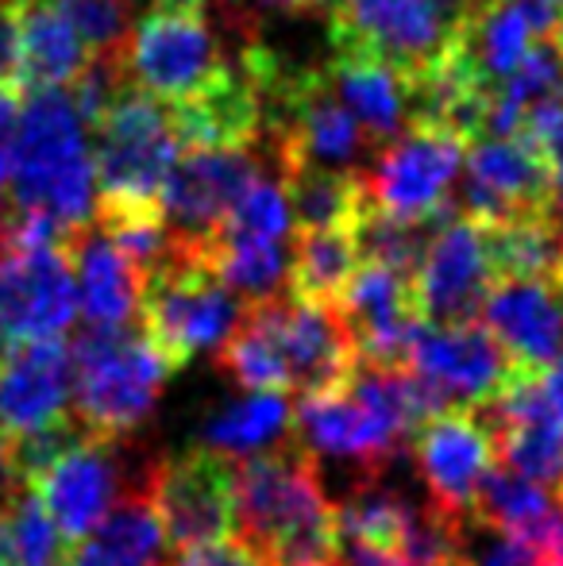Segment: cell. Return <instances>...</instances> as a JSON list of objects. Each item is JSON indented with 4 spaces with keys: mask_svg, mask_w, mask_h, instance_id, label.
<instances>
[{
    "mask_svg": "<svg viewBox=\"0 0 563 566\" xmlns=\"http://www.w3.org/2000/svg\"><path fill=\"white\" fill-rule=\"evenodd\" d=\"M70 363H74V417L85 432L124 440L155 412L158 397L170 378L166 358L150 347L139 324L124 328H97L85 324L70 339Z\"/></svg>",
    "mask_w": 563,
    "mask_h": 566,
    "instance_id": "3",
    "label": "cell"
},
{
    "mask_svg": "<svg viewBox=\"0 0 563 566\" xmlns=\"http://www.w3.org/2000/svg\"><path fill=\"white\" fill-rule=\"evenodd\" d=\"M456 212L475 224L552 217V170L544 155L518 135L475 139L471 155H463V186H459Z\"/></svg>",
    "mask_w": 563,
    "mask_h": 566,
    "instance_id": "14",
    "label": "cell"
},
{
    "mask_svg": "<svg viewBox=\"0 0 563 566\" xmlns=\"http://www.w3.org/2000/svg\"><path fill=\"white\" fill-rule=\"evenodd\" d=\"M383 566H406V563H402V559H398V555H390V559H386Z\"/></svg>",
    "mask_w": 563,
    "mask_h": 566,
    "instance_id": "45",
    "label": "cell"
},
{
    "mask_svg": "<svg viewBox=\"0 0 563 566\" xmlns=\"http://www.w3.org/2000/svg\"><path fill=\"white\" fill-rule=\"evenodd\" d=\"M150 8H181V12H205L209 0H150Z\"/></svg>",
    "mask_w": 563,
    "mask_h": 566,
    "instance_id": "40",
    "label": "cell"
},
{
    "mask_svg": "<svg viewBox=\"0 0 563 566\" xmlns=\"http://www.w3.org/2000/svg\"><path fill=\"white\" fill-rule=\"evenodd\" d=\"M409 370L428 386L440 409L448 405H487L498 389L518 370L505 347L482 328V321L448 324L436 328L425 324L409 350Z\"/></svg>",
    "mask_w": 563,
    "mask_h": 566,
    "instance_id": "16",
    "label": "cell"
},
{
    "mask_svg": "<svg viewBox=\"0 0 563 566\" xmlns=\"http://www.w3.org/2000/svg\"><path fill=\"white\" fill-rule=\"evenodd\" d=\"M293 409L285 401V394H271V389H259L240 401L225 405L217 417L205 424L201 440L209 451H220L228 459H248L256 451H267L274 443H282L290 436Z\"/></svg>",
    "mask_w": 563,
    "mask_h": 566,
    "instance_id": "28",
    "label": "cell"
},
{
    "mask_svg": "<svg viewBox=\"0 0 563 566\" xmlns=\"http://www.w3.org/2000/svg\"><path fill=\"white\" fill-rule=\"evenodd\" d=\"M166 547L170 544L143 474V482L108 509L105 521L70 547L66 566H166Z\"/></svg>",
    "mask_w": 563,
    "mask_h": 566,
    "instance_id": "25",
    "label": "cell"
},
{
    "mask_svg": "<svg viewBox=\"0 0 563 566\" xmlns=\"http://www.w3.org/2000/svg\"><path fill=\"white\" fill-rule=\"evenodd\" d=\"M498 97H505L510 105H518L525 113L529 105L549 97H563V59L556 43H541L536 39L533 51L521 59V66L498 85Z\"/></svg>",
    "mask_w": 563,
    "mask_h": 566,
    "instance_id": "35",
    "label": "cell"
},
{
    "mask_svg": "<svg viewBox=\"0 0 563 566\" xmlns=\"http://www.w3.org/2000/svg\"><path fill=\"white\" fill-rule=\"evenodd\" d=\"M355 228H313V231L293 228L285 293L298 301L340 308V297H344V290L352 285L355 270L363 262L359 231Z\"/></svg>",
    "mask_w": 563,
    "mask_h": 566,
    "instance_id": "26",
    "label": "cell"
},
{
    "mask_svg": "<svg viewBox=\"0 0 563 566\" xmlns=\"http://www.w3.org/2000/svg\"><path fill=\"white\" fill-rule=\"evenodd\" d=\"M494 277H556L563 228L552 217L479 224Z\"/></svg>",
    "mask_w": 563,
    "mask_h": 566,
    "instance_id": "30",
    "label": "cell"
},
{
    "mask_svg": "<svg viewBox=\"0 0 563 566\" xmlns=\"http://www.w3.org/2000/svg\"><path fill=\"white\" fill-rule=\"evenodd\" d=\"M8 178H12V158H8V143H0V197L8 189Z\"/></svg>",
    "mask_w": 563,
    "mask_h": 566,
    "instance_id": "41",
    "label": "cell"
},
{
    "mask_svg": "<svg viewBox=\"0 0 563 566\" xmlns=\"http://www.w3.org/2000/svg\"><path fill=\"white\" fill-rule=\"evenodd\" d=\"M93 54L51 0H15V85L66 90Z\"/></svg>",
    "mask_w": 563,
    "mask_h": 566,
    "instance_id": "24",
    "label": "cell"
},
{
    "mask_svg": "<svg viewBox=\"0 0 563 566\" xmlns=\"http://www.w3.org/2000/svg\"><path fill=\"white\" fill-rule=\"evenodd\" d=\"M414 501L390 490L383 478H359L344 497L336 501V532L340 544H367L378 552L398 555L402 532H406Z\"/></svg>",
    "mask_w": 563,
    "mask_h": 566,
    "instance_id": "29",
    "label": "cell"
},
{
    "mask_svg": "<svg viewBox=\"0 0 563 566\" xmlns=\"http://www.w3.org/2000/svg\"><path fill=\"white\" fill-rule=\"evenodd\" d=\"M0 521H4L15 566H66L70 547L62 544L51 513L43 509V501L35 497L31 485H20L0 505Z\"/></svg>",
    "mask_w": 563,
    "mask_h": 566,
    "instance_id": "32",
    "label": "cell"
},
{
    "mask_svg": "<svg viewBox=\"0 0 563 566\" xmlns=\"http://www.w3.org/2000/svg\"><path fill=\"white\" fill-rule=\"evenodd\" d=\"M329 82L367 143H390L414 119V82L367 54H332Z\"/></svg>",
    "mask_w": 563,
    "mask_h": 566,
    "instance_id": "23",
    "label": "cell"
},
{
    "mask_svg": "<svg viewBox=\"0 0 563 566\" xmlns=\"http://www.w3.org/2000/svg\"><path fill=\"white\" fill-rule=\"evenodd\" d=\"M285 205L298 231L313 228H355L367 217V193H363L359 170H316V166H293L282 170Z\"/></svg>",
    "mask_w": 563,
    "mask_h": 566,
    "instance_id": "27",
    "label": "cell"
},
{
    "mask_svg": "<svg viewBox=\"0 0 563 566\" xmlns=\"http://www.w3.org/2000/svg\"><path fill=\"white\" fill-rule=\"evenodd\" d=\"M90 150L101 201L158 205L181 147L163 101L147 97L136 85H124L121 97L93 127Z\"/></svg>",
    "mask_w": 563,
    "mask_h": 566,
    "instance_id": "6",
    "label": "cell"
},
{
    "mask_svg": "<svg viewBox=\"0 0 563 566\" xmlns=\"http://www.w3.org/2000/svg\"><path fill=\"white\" fill-rule=\"evenodd\" d=\"M263 8H279V12H316L329 0H259Z\"/></svg>",
    "mask_w": 563,
    "mask_h": 566,
    "instance_id": "39",
    "label": "cell"
},
{
    "mask_svg": "<svg viewBox=\"0 0 563 566\" xmlns=\"http://www.w3.org/2000/svg\"><path fill=\"white\" fill-rule=\"evenodd\" d=\"M124 440H108V436L82 432L66 451H59L35 478H31V490L43 501V509L51 513L54 528H59L62 544L74 547L105 521V513L143 482H128L124 474Z\"/></svg>",
    "mask_w": 563,
    "mask_h": 566,
    "instance_id": "10",
    "label": "cell"
},
{
    "mask_svg": "<svg viewBox=\"0 0 563 566\" xmlns=\"http://www.w3.org/2000/svg\"><path fill=\"white\" fill-rule=\"evenodd\" d=\"M259 174H263V163L251 147H197L178 155L158 197L170 243H209Z\"/></svg>",
    "mask_w": 563,
    "mask_h": 566,
    "instance_id": "12",
    "label": "cell"
},
{
    "mask_svg": "<svg viewBox=\"0 0 563 566\" xmlns=\"http://www.w3.org/2000/svg\"><path fill=\"white\" fill-rule=\"evenodd\" d=\"M340 316L359 347V358L375 366H409V350L425 328L414 282L367 259L340 297Z\"/></svg>",
    "mask_w": 563,
    "mask_h": 566,
    "instance_id": "19",
    "label": "cell"
},
{
    "mask_svg": "<svg viewBox=\"0 0 563 566\" xmlns=\"http://www.w3.org/2000/svg\"><path fill=\"white\" fill-rule=\"evenodd\" d=\"M0 82L15 85V0H0Z\"/></svg>",
    "mask_w": 563,
    "mask_h": 566,
    "instance_id": "37",
    "label": "cell"
},
{
    "mask_svg": "<svg viewBox=\"0 0 563 566\" xmlns=\"http://www.w3.org/2000/svg\"><path fill=\"white\" fill-rule=\"evenodd\" d=\"M556 277L563 282V239H560V266H556Z\"/></svg>",
    "mask_w": 563,
    "mask_h": 566,
    "instance_id": "44",
    "label": "cell"
},
{
    "mask_svg": "<svg viewBox=\"0 0 563 566\" xmlns=\"http://www.w3.org/2000/svg\"><path fill=\"white\" fill-rule=\"evenodd\" d=\"M166 116H170L178 147H186V150L256 147V143L263 139V124H267L256 77L243 66H232V62H228L225 74L212 85H205L201 93L166 105Z\"/></svg>",
    "mask_w": 563,
    "mask_h": 566,
    "instance_id": "21",
    "label": "cell"
},
{
    "mask_svg": "<svg viewBox=\"0 0 563 566\" xmlns=\"http://www.w3.org/2000/svg\"><path fill=\"white\" fill-rule=\"evenodd\" d=\"M293 566H344V559L332 555V559H309V563H293Z\"/></svg>",
    "mask_w": 563,
    "mask_h": 566,
    "instance_id": "43",
    "label": "cell"
},
{
    "mask_svg": "<svg viewBox=\"0 0 563 566\" xmlns=\"http://www.w3.org/2000/svg\"><path fill=\"white\" fill-rule=\"evenodd\" d=\"M467 143L428 119H414L402 135L383 143L378 158L359 170L367 209L394 220L456 217L451 186L463 170Z\"/></svg>",
    "mask_w": 563,
    "mask_h": 566,
    "instance_id": "5",
    "label": "cell"
},
{
    "mask_svg": "<svg viewBox=\"0 0 563 566\" xmlns=\"http://www.w3.org/2000/svg\"><path fill=\"white\" fill-rule=\"evenodd\" d=\"M228 70L220 59V43L209 31L205 12L181 8H150L124 39V74L147 97L174 105L205 85H212Z\"/></svg>",
    "mask_w": 563,
    "mask_h": 566,
    "instance_id": "9",
    "label": "cell"
},
{
    "mask_svg": "<svg viewBox=\"0 0 563 566\" xmlns=\"http://www.w3.org/2000/svg\"><path fill=\"white\" fill-rule=\"evenodd\" d=\"M290 205H285L282 178H267L259 174L243 197L236 201V209L228 212V220L212 239H232V243H290Z\"/></svg>",
    "mask_w": 563,
    "mask_h": 566,
    "instance_id": "33",
    "label": "cell"
},
{
    "mask_svg": "<svg viewBox=\"0 0 563 566\" xmlns=\"http://www.w3.org/2000/svg\"><path fill=\"white\" fill-rule=\"evenodd\" d=\"M77 290L66 243L0 254V347L59 339L74 328Z\"/></svg>",
    "mask_w": 563,
    "mask_h": 566,
    "instance_id": "17",
    "label": "cell"
},
{
    "mask_svg": "<svg viewBox=\"0 0 563 566\" xmlns=\"http://www.w3.org/2000/svg\"><path fill=\"white\" fill-rule=\"evenodd\" d=\"M12 178L8 201L51 217L66 231L90 224L97 170L85 143V124L66 90H28L15 113L12 139Z\"/></svg>",
    "mask_w": 563,
    "mask_h": 566,
    "instance_id": "2",
    "label": "cell"
},
{
    "mask_svg": "<svg viewBox=\"0 0 563 566\" xmlns=\"http://www.w3.org/2000/svg\"><path fill=\"white\" fill-rule=\"evenodd\" d=\"M552 43H556V51H560V59H563V15H560V20H556V28H552Z\"/></svg>",
    "mask_w": 563,
    "mask_h": 566,
    "instance_id": "42",
    "label": "cell"
},
{
    "mask_svg": "<svg viewBox=\"0 0 563 566\" xmlns=\"http://www.w3.org/2000/svg\"><path fill=\"white\" fill-rule=\"evenodd\" d=\"M259 321L267 324L274 339V350L282 358L285 370V394H324L336 389L352 378L359 366V347H355L352 332H347L340 308L313 305V301H298L290 293L267 297L251 305Z\"/></svg>",
    "mask_w": 563,
    "mask_h": 566,
    "instance_id": "13",
    "label": "cell"
},
{
    "mask_svg": "<svg viewBox=\"0 0 563 566\" xmlns=\"http://www.w3.org/2000/svg\"><path fill=\"white\" fill-rule=\"evenodd\" d=\"M463 39L432 0H332V54H367L414 85Z\"/></svg>",
    "mask_w": 563,
    "mask_h": 566,
    "instance_id": "7",
    "label": "cell"
},
{
    "mask_svg": "<svg viewBox=\"0 0 563 566\" xmlns=\"http://www.w3.org/2000/svg\"><path fill=\"white\" fill-rule=\"evenodd\" d=\"M66 259L74 270L77 308L85 313V324L97 328H124L136 321L139 308V274L113 243L85 224L66 235Z\"/></svg>",
    "mask_w": 563,
    "mask_h": 566,
    "instance_id": "22",
    "label": "cell"
},
{
    "mask_svg": "<svg viewBox=\"0 0 563 566\" xmlns=\"http://www.w3.org/2000/svg\"><path fill=\"white\" fill-rule=\"evenodd\" d=\"M487 239L482 228L467 217H448L432 231L425 247V259L414 274V297L425 324L448 328V324L479 321L482 301L494 285Z\"/></svg>",
    "mask_w": 563,
    "mask_h": 566,
    "instance_id": "15",
    "label": "cell"
},
{
    "mask_svg": "<svg viewBox=\"0 0 563 566\" xmlns=\"http://www.w3.org/2000/svg\"><path fill=\"white\" fill-rule=\"evenodd\" d=\"M51 4L77 31V39H82L93 59L97 54H124L132 0H51Z\"/></svg>",
    "mask_w": 563,
    "mask_h": 566,
    "instance_id": "34",
    "label": "cell"
},
{
    "mask_svg": "<svg viewBox=\"0 0 563 566\" xmlns=\"http://www.w3.org/2000/svg\"><path fill=\"white\" fill-rule=\"evenodd\" d=\"M166 566H259L256 555L248 552L243 539H209V544H194V547H178Z\"/></svg>",
    "mask_w": 563,
    "mask_h": 566,
    "instance_id": "36",
    "label": "cell"
},
{
    "mask_svg": "<svg viewBox=\"0 0 563 566\" xmlns=\"http://www.w3.org/2000/svg\"><path fill=\"white\" fill-rule=\"evenodd\" d=\"M74 363L70 343L35 339L0 347V436L8 443L70 417Z\"/></svg>",
    "mask_w": 563,
    "mask_h": 566,
    "instance_id": "18",
    "label": "cell"
},
{
    "mask_svg": "<svg viewBox=\"0 0 563 566\" xmlns=\"http://www.w3.org/2000/svg\"><path fill=\"white\" fill-rule=\"evenodd\" d=\"M15 113H20V90L8 82H0V143L12 139Z\"/></svg>",
    "mask_w": 563,
    "mask_h": 566,
    "instance_id": "38",
    "label": "cell"
},
{
    "mask_svg": "<svg viewBox=\"0 0 563 566\" xmlns=\"http://www.w3.org/2000/svg\"><path fill=\"white\" fill-rule=\"evenodd\" d=\"M560 505H563V497H560Z\"/></svg>",
    "mask_w": 563,
    "mask_h": 566,
    "instance_id": "46",
    "label": "cell"
},
{
    "mask_svg": "<svg viewBox=\"0 0 563 566\" xmlns=\"http://www.w3.org/2000/svg\"><path fill=\"white\" fill-rule=\"evenodd\" d=\"M139 332L166 358L170 370L194 363L201 350H217L236 321L243 301L205 266L194 247L170 243V254L139 285Z\"/></svg>",
    "mask_w": 563,
    "mask_h": 566,
    "instance_id": "4",
    "label": "cell"
},
{
    "mask_svg": "<svg viewBox=\"0 0 563 566\" xmlns=\"http://www.w3.org/2000/svg\"><path fill=\"white\" fill-rule=\"evenodd\" d=\"M147 490L163 521L166 544L178 547L225 539L236 528V462L194 448L147 470Z\"/></svg>",
    "mask_w": 563,
    "mask_h": 566,
    "instance_id": "11",
    "label": "cell"
},
{
    "mask_svg": "<svg viewBox=\"0 0 563 566\" xmlns=\"http://www.w3.org/2000/svg\"><path fill=\"white\" fill-rule=\"evenodd\" d=\"M217 366L232 381H240L248 394H259V389L285 394L282 358H279V350H274V339H271V332H267V324L259 321V313L251 305H243V316L217 347Z\"/></svg>",
    "mask_w": 563,
    "mask_h": 566,
    "instance_id": "31",
    "label": "cell"
},
{
    "mask_svg": "<svg viewBox=\"0 0 563 566\" xmlns=\"http://www.w3.org/2000/svg\"><path fill=\"white\" fill-rule=\"evenodd\" d=\"M236 532L259 566H293L340 555L336 505L321 462L293 436L236 462Z\"/></svg>",
    "mask_w": 563,
    "mask_h": 566,
    "instance_id": "1",
    "label": "cell"
},
{
    "mask_svg": "<svg viewBox=\"0 0 563 566\" xmlns=\"http://www.w3.org/2000/svg\"><path fill=\"white\" fill-rule=\"evenodd\" d=\"M428 505L456 524H471L482 478L498 462V432L482 405H448L409 436Z\"/></svg>",
    "mask_w": 563,
    "mask_h": 566,
    "instance_id": "8",
    "label": "cell"
},
{
    "mask_svg": "<svg viewBox=\"0 0 563 566\" xmlns=\"http://www.w3.org/2000/svg\"><path fill=\"white\" fill-rule=\"evenodd\" d=\"M479 321L525 370L563 363L560 277H498L482 301Z\"/></svg>",
    "mask_w": 563,
    "mask_h": 566,
    "instance_id": "20",
    "label": "cell"
}]
</instances>
